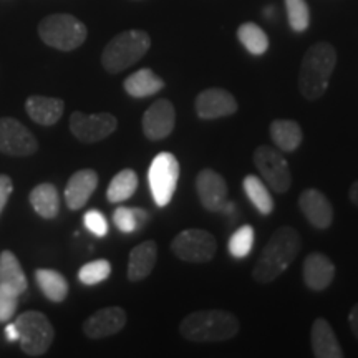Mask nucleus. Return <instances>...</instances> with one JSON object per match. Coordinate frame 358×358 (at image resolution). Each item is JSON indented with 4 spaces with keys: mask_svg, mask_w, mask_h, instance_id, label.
Returning <instances> with one entry per match:
<instances>
[{
    "mask_svg": "<svg viewBox=\"0 0 358 358\" xmlns=\"http://www.w3.org/2000/svg\"><path fill=\"white\" fill-rule=\"evenodd\" d=\"M302 248V237L294 227L284 226L272 234L264 245L261 256L252 268V279L257 284H271L282 275L295 261Z\"/></svg>",
    "mask_w": 358,
    "mask_h": 358,
    "instance_id": "obj_1",
    "label": "nucleus"
},
{
    "mask_svg": "<svg viewBox=\"0 0 358 358\" xmlns=\"http://www.w3.org/2000/svg\"><path fill=\"white\" fill-rule=\"evenodd\" d=\"M337 66V50L332 43L317 42L303 53L299 70V90L306 100H319L325 95Z\"/></svg>",
    "mask_w": 358,
    "mask_h": 358,
    "instance_id": "obj_2",
    "label": "nucleus"
},
{
    "mask_svg": "<svg viewBox=\"0 0 358 358\" xmlns=\"http://www.w3.org/2000/svg\"><path fill=\"white\" fill-rule=\"evenodd\" d=\"M241 330L239 319L229 310H196L182 319L179 334L182 338L196 343L224 342L234 338Z\"/></svg>",
    "mask_w": 358,
    "mask_h": 358,
    "instance_id": "obj_3",
    "label": "nucleus"
},
{
    "mask_svg": "<svg viewBox=\"0 0 358 358\" xmlns=\"http://www.w3.org/2000/svg\"><path fill=\"white\" fill-rule=\"evenodd\" d=\"M151 48V37L145 30L131 29L118 34L106 43L101 53V65L108 73L116 75L141 60Z\"/></svg>",
    "mask_w": 358,
    "mask_h": 358,
    "instance_id": "obj_4",
    "label": "nucleus"
},
{
    "mask_svg": "<svg viewBox=\"0 0 358 358\" xmlns=\"http://www.w3.org/2000/svg\"><path fill=\"white\" fill-rule=\"evenodd\" d=\"M38 35L45 45L60 52H71L87 40V25L70 13H52L38 24Z\"/></svg>",
    "mask_w": 358,
    "mask_h": 358,
    "instance_id": "obj_5",
    "label": "nucleus"
},
{
    "mask_svg": "<svg viewBox=\"0 0 358 358\" xmlns=\"http://www.w3.org/2000/svg\"><path fill=\"white\" fill-rule=\"evenodd\" d=\"M19 330V343L27 357H42L52 347L55 338L52 322L38 310L20 313L13 322Z\"/></svg>",
    "mask_w": 358,
    "mask_h": 358,
    "instance_id": "obj_6",
    "label": "nucleus"
},
{
    "mask_svg": "<svg viewBox=\"0 0 358 358\" xmlns=\"http://www.w3.org/2000/svg\"><path fill=\"white\" fill-rule=\"evenodd\" d=\"M179 181V161L169 151L156 155L148 169V185L156 206L164 208L171 203Z\"/></svg>",
    "mask_w": 358,
    "mask_h": 358,
    "instance_id": "obj_7",
    "label": "nucleus"
},
{
    "mask_svg": "<svg viewBox=\"0 0 358 358\" xmlns=\"http://www.w3.org/2000/svg\"><path fill=\"white\" fill-rule=\"evenodd\" d=\"M171 250L178 259L191 264L213 261L217 252V241L209 231L185 229L171 241Z\"/></svg>",
    "mask_w": 358,
    "mask_h": 358,
    "instance_id": "obj_8",
    "label": "nucleus"
},
{
    "mask_svg": "<svg viewBox=\"0 0 358 358\" xmlns=\"http://www.w3.org/2000/svg\"><path fill=\"white\" fill-rule=\"evenodd\" d=\"M254 164L261 173L264 182L274 192L285 194L292 186V173H290L287 159L275 148L261 145L254 151Z\"/></svg>",
    "mask_w": 358,
    "mask_h": 358,
    "instance_id": "obj_9",
    "label": "nucleus"
},
{
    "mask_svg": "<svg viewBox=\"0 0 358 358\" xmlns=\"http://www.w3.org/2000/svg\"><path fill=\"white\" fill-rule=\"evenodd\" d=\"M116 128H118V120L115 115L106 113V111L95 115L73 111L70 116V131L82 143H98L105 140L116 131Z\"/></svg>",
    "mask_w": 358,
    "mask_h": 358,
    "instance_id": "obj_10",
    "label": "nucleus"
},
{
    "mask_svg": "<svg viewBox=\"0 0 358 358\" xmlns=\"http://www.w3.org/2000/svg\"><path fill=\"white\" fill-rule=\"evenodd\" d=\"M37 138L19 120L3 116L0 118V153L24 158L37 153Z\"/></svg>",
    "mask_w": 358,
    "mask_h": 358,
    "instance_id": "obj_11",
    "label": "nucleus"
},
{
    "mask_svg": "<svg viewBox=\"0 0 358 358\" xmlns=\"http://www.w3.org/2000/svg\"><path fill=\"white\" fill-rule=\"evenodd\" d=\"M176 124V110L166 98L156 100L143 115V133L148 140L159 141L168 138L173 133Z\"/></svg>",
    "mask_w": 358,
    "mask_h": 358,
    "instance_id": "obj_12",
    "label": "nucleus"
},
{
    "mask_svg": "<svg viewBox=\"0 0 358 358\" xmlns=\"http://www.w3.org/2000/svg\"><path fill=\"white\" fill-rule=\"evenodd\" d=\"M196 192L206 211L221 213L227 203V182L222 174L206 168L196 176Z\"/></svg>",
    "mask_w": 358,
    "mask_h": 358,
    "instance_id": "obj_13",
    "label": "nucleus"
},
{
    "mask_svg": "<svg viewBox=\"0 0 358 358\" xmlns=\"http://www.w3.org/2000/svg\"><path fill=\"white\" fill-rule=\"evenodd\" d=\"M196 115L201 120H219L232 116L239 108L237 100L232 93L222 88L203 90L194 101Z\"/></svg>",
    "mask_w": 358,
    "mask_h": 358,
    "instance_id": "obj_14",
    "label": "nucleus"
},
{
    "mask_svg": "<svg viewBox=\"0 0 358 358\" xmlns=\"http://www.w3.org/2000/svg\"><path fill=\"white\" fill-rule=\"evenodd\" d=\"M127 325V312L122 307H105L83 322V334L88 338L100 340L122 332Z\"/></svg>",
    "mask_w": 358,
    "mask_h": 358,
    "instance_id": "obj_15",
    "label": "nucleus"
},
{
    "mask_svg": "<svg viewBox=\"0 0 358 358\" xmlns=\"http://www.w3.org/2000/svg\"><path fill=\"white\" fill-rule=\"evenodd\" d=\"M299 208L315 229H329L334 222V208L329 198L319 189H306L299 198Z\"/></svg>",
    "mask_w": 358,
    "mask_h": 358,
    "instance_id": "obj_16",
    "label": "nucleus"
},
{
    "mask_svg": "<svg viewBox=\"0 0 358 358\" xmlns=\"http://www.w3.org/2000/svg\"><path fill=\"white\" fill-rule=\"evenodd\" d=\"M302 275L306 285L313 292L329 289L335 279V264L322 252H310L303 261Z\"/></svg>",
    "mask_w": 358,
    "mask_h": 358,
    "instance_id": "obj_17",
    "label": "nucleus"
},
{
    "mask_svg": "<svg viewBox=\"0 0 358 358\" xmlns=\"http://www.w3.org/2000/svg\"><path fill=\"white\" fill-rule=\"evenodd\" d=\"M98 186V174L93 169H80L71 174L65 187V201L69 209L78 211L92 198Z\"/></svg>",
    "mask_w": 358,
    "mask_h": 358,
    "instance_id": "obj_18",
    "label": "nucleus"
},
{
    "mask_svg": "<svg viewBox=\"0 0 358 358\" xmlns=\"http://www.w3.org/2000/svg\"><path fill=\"white\" fill-rule=\"evenodd\" d=\"M310 343L313 355L317 358H342L343 350L340 347L337 335L329 320H313L310 330Z\"/></svg>",
    "mask_w": 358,
    "mask_h": 358,
    "instance_id": "obj_19",
    "label": "nucleus"
},
{
    "mask_svg": "<svg viewBox=\"0 0 358 358\" xmlns=\"http://www.w3.org/2000/svg\"><path fill=\"white\" fill-rule=\"evenodd\" d=\"M25 110L35 123L42 124V127H52V124L60 122L65 110V103L60 98L32 95L27 98Z\"/></svg>",
    "mask_w": 358,
    "mask_h": 358,
    "instance_id": "obj_20",
    "label": "nucleus"
},
{
    "mask_svg": "<svg viewBox=\"0 0 358 358\" xmlns=\"http://www.w3.org/2000/svg\"><path fill=\"white\" fill-rule=\"evenodd\" d=\"M156 259H158V245L155 241H145V243L138 244L129 252L128 280L140 282L150 277L156 266Z\"/></svg>",
    "mask_w": 358,
    "mask_h": 358,
    "instance_id": "obj_21",
    "label": "nucleus"
},
{
    "mask_svg": "<svg viewBox=\"0 0 358 358\" xmlns=\"http://www.w3.org/2000/svg\"><path fill=\"white\" fill-rule=\"evenodd\" d=\"M272 141L282 153H294L303 141L301 124L294 120H274L268 127Z\"/></svg>",
    "mask_w": 358,
    "mask_h": 358,
    "instance_id": "obj_22",
    "label": "nucleus"
},
{
    "mask_svg": "<svg viewBox=\"0 0 358 358\" xmlns=\"http://www.w3.org/2000/svg\"><path fill=\"white\" fill-rule=\"evenodd\" d=\"M123 88L133 98L153 96L164 88V80L159 78L151 69H141L124 80Z\"/></svg>",
    "mask_w": 358,
    "mask_h": 358,
    "instance_id": "obj_23",
    "label": "nucleus"
},
{
    "mask_svg": "<svg viewBox=\"0 0 358 358\" xmlns=\"http://www.w3.org/2000/svg\"><path fill=\"white\" fill-rule=\"evenodd\" d=\"M0 284L12 289L19 295L27 292L29 282L24 274L19 259L12 250H2L0 252Z\"/></svg>",
    "mask_w": 358,
    "mask_h": 358,
    "instance_id": "obj_24",
    "label": "nucleus"
},
{
    "mask_svg": "<svg viewBox=\"0 0 358 358\" xmlns=\"http://www.w3.org/2000/svg\"><path fill=\"white\" fill-rule=\"evenodd\" d=\"M30 204L34 211L43 219H53L60 213V196L57 187L50 182H42L30 191Z\"/></svg>",
    "mask_w": 358,
    "mask_h": 358,
    "instance_id": "obj_25",
    "label": "nucleus"
},
{
    "mask_svg": "<svg viewBox=\"0 0 358 358\" xmlns=\"http://www.w3.org/2000/svg\"><path fill=\"white\" fill-rule=\"evenodd\" d=\"M35 280H37L40 290L50 302H64L69 295V280L58 271L53 268H37L35 271Z\"/></svg>",
    "mask_w": 358,
    "mask_h": 358,
    "instance_id": "obj_26",
    "label": "nucleus"
},
{
    "mask_svg": "<svg viewBox=\"0 0 358 358\" xmlns=\"http://www.w3.org/2000/svg\"><path fill=\"white\" fill-rule=\"evenodd\" d=\"M243 187L245 196H248L254 208H256L262 216L272 214V211H274V199H272L264 179L254 176V174H248L243 181Z\"/></svg>",
    "mask_w": 358,
    "mask_h": 358,
    "instance_id": "obj_27",
    "label": "nucleus"
},
{
    "mask_svg": "<svg viewBox=\"0 0 358 358\" xmlns=\"http://www.w3.org/2000/svg\"><path fill=\"white\" fill-rule=\"evenodd\" d=\"M138 182H140L138 181V174L133 169H123L111 179L108 189H106V198L113 204L128 201L136 192Z\"/></svg>",
    "mask_w": 358,
    "mask_h": 358,
    "instance_id": "obj_28",
    "label": "nucleus"
},
{
    "mask_svg": "<svg viewBox=\"0 0 358 358\" xmlns=\"http://www.w3.org/2000/svg\"><path fill=\"white\" fill-rule=\"evenodd\" d=\"M237 38L243 47L252 55H264L268 50L267 34L254 22H245L237 29Z\"/></svg>",
    "mask_w": 358,
    "mask_h": 358,
    "instance_id": "obj_29",
    "label": "nucleus"
},
{
    "mask_svg": "<svg viewBox=\"0 0 358 358\" xmlns=\"http://www.w3.org/2000/svg\"><path fill=\"white\" fill-rule=\"evenodd\" d=\"M254 239H256V232H254V227L245 224V226H241L234 234L231 236L229 243H227V250L234 259H244L248 257L252 250Z\"/></svg>",
    "mask_w": 358,
    "mask_h": 358,
    "instance_id": "obj_30",
    "label": "nucleus"
},
{
    "mask_svg": "<svg viewBox=\"0 0 358 358\" xmlns=\"http://www.w3.org/2000/svg\"><path fill=\"white\" fill-rule=\"evenodd\" d=\"M289 25L294 32H306L310 27V8L306 0H285Z\"/></svg>",
    "mask_w": 358,
    "mask_h": 358,
    "instance_id": "obj_31",
    "label": "nucleus"
},
{
    "mask_svg": "<svg viewBox=\"0 0 358 358\" xmlns=\"http://www.w3.org/2000/svg\"><path fill=\"white\" fill-rule=\"evenodd\" d=\"M111 275V264L106 259H98L80 267L78 280L83 285H96L105 282Z\"/></svg>",
    "mask_w": 358,
    "mask_h": 358,
    "instance_id": "obj_32",
    "label": "nucleus"
},
{
    "mask_svg": "<svg viewBox=\"0 0 358 358\" xmlns=\"http://www.w3.org/2000/svg\"><path fill=\"white\" fill-rule=\"evenodd\" d=\"M20 295L0 284V322H8L19 306Z\"/></svg>",
    "mask_w": 358,
    "mask_h": 358,
    "instance_id": "obj_33",
    "label": "nucleus"
},
{
    "mask_svg": "<svg viewBox=\"0 0 358 358\" xmlns=\"http://www.w3.org/2000/svg\"><path fill=\"white\" fill-rule=\"evenodd\" d=\"M83 224L93 236L105 237L108 234V221H106V217L103 216L100 211H96V209H90V211L85 213Z\"/></svg>",
    "mask_w": 358,
    "mask_h": 358,
    "instance_id": "obj_34",
    "label": "nucleus"
},
{
    "mask_svg": "<svg viewBox=\"0 0 358 358\" xmlns=\"http://www.w3.org/2000/svg\"><path fill=\"white\" fill-rule=\"evenodd\" d=\"M113 222L120 231L124 232V234L136 232V222H134V214L131 208H124V206L116 208L113 213Z\"/></svg>",
    "mask_w": 358,
    "mask_h": 358,
    "instance_id": "obj_35",
    "label": "nucleus"
},
{
    "mask_svg": "<svg viewBox=\"0 0 358 358\" xmlns=\"http://www.w3.org/2000/svg\"><path fill=\"white\" fill-rule=\"evenodd\" d=\"M12 192H13V185H12L10 176H7V174H0V214H2L3 209H6Z\"/></svg>",
    "mask_w": 358,
    "mask_h": 358,
    "instance_id": "obj_36",
    "label": "nucleus"
},
{
    "mask_svg": "<svg viewBox=\"0 0 358 358\" xmlns=\"http://www.w3.org/2000/svg\"><path fill=\"white\" fill-rule=\"evenodd\" d=\"M133 214H134V222H136V231L145 229L148 222H150V213L141 208H133Z\"/></svg>",
    "mask_w": 358,
    "mask_h": 358,
    "instance_id": "obj_37",
    "label": "nucleus"
},
{
    "mask_svg": "<svg viewBox=\"0 0 358 358\" xmlns=\"http://www.w3.org/2000/svg\"><path fill=\"white\" fill-rule=\"evenodd\" d=\"M348 324H350V329L353 335H355L358 340V302L352 307L350 313H348Z\"/></svg>",
    "mask_w": 358,
    "mask_h": 358,
    "instance_id": "obj_38",
    "label": "nucleus"
},
{
    "mask_svg": "<svg viewBox=\"0 0 358 358\" xmlns=\"http://www.w3.org/2000/svg\"><path fill=\"white\" fill-rule=\"evenodd\" d=\"M6 338L7 342H19V330L15 324H8L6 327Z\"/></svg>",
    "mask_w": 358,
    "mask_h": 358,
    "instance_id": "obj_39",
    "label": "nucleus"
},
{
    "mask_svg": "<svg viewBox=\"0 0 358 358\" xmlns=\"http://www.w3.org/2000/svg\"><path fill=\"white\" fill-rule=\"evenodd\" d=\"M348 198H350L352 203L358 208V179L350 186V191H348Z\"/></svg>",
    "mask_w": 358,
    "mask_h": 358,
    "instance_id": "obj_40",
    "label": "nucleus"
}]
</instances>
